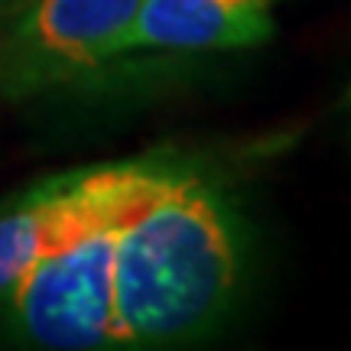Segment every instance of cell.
I'll return each instance as SVG.
<instances>
[{
  "mask_svg": "<svg viewBox=\"0 0 351 351\" xmlns=\"http://www.w3.org/2000/svg\"><path fill=\"white\" fill-rule=\"evenodd\" d=\"M244 231L225 192L169 163L147 192L0 293L16 339L56 351L163 348L212 332L238 296Z\"/></svg>",
  "mask_w": 351,
  "mask_h": 351,
  "instance_id": "6da1fadb",
  "label": "cell"
},
{
  "mask_svg": "<svg viewBox=\"0 0 351 351\" xmlns=\"http://www.w3.org/2000/svg\"><path fill=\"white\" fill-rule=\"evenodd\" d=\"M140 0H29L0 36V95L29 98L124 56Z\"/></svg>",
  "mask_w": 351,
  "mask_h": 351,
  "instance_id": "7a4b0ae2",
  "label": "cell"
},
{
  "mask_svg": "<svg viewBox=\"0 0 351 351\" xmlns=\"http://www.w3.org/2000/svg\"><path fill=\"white\" fill-rule=\"evenodd\" d=\"M166 160L91 166L46 179L0 212V293L88 231L111 221L153 186Z\"/></svg>",
  "mask_w": 351,
  "mask_h": 351,
  "instance_id": "3957f363",
  "label": "cell"
},
{
  "mask_svg": "<svg viewBox=\"0 0 351 351\" xmlns=\"http://www.w3.org/2000/svg\"><path fill=\"white\" fill-rule=\"evenodd\" d=\"M274 36V0H140L127 52L251 49Z\"/></svg>",
  "mask_w": 351,
  "mask_h": 351,
  "instance_id": "277c9868",
  "label": "cell"
},
{
  "mask_svg": "<svg viewBox=\"0 0 351 351\" xmlns=\"http://www.w3.org/2000/svg\"><path fill=\"white\" fill-rule=\"evenodd\" d=\"M23 3H29V0H0V13H16Z\"/></svg>",
  "mask_w": 351,
  "mask_h": 351,
  "instance_id": "5b68a950",
  "label": "cell"
},
{
  "mask_svg": "<svg viewBox=\"0 0 351 351\" xmlns=\"http://www.w3.org/2000/svg\"><path fill=\"white\" fill-rule=\"evenodd\" d=\"M348 111H351V95H348Z\"/></svg>",
  "mask_w": 351,
  "mask_h": 351,
  "instance_id": "8992f818",
  "label": "cell"
}]
</instances>
